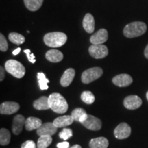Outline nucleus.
I'll return each instance as SVG.
<instances>
[{
  "mask_svg": "<svg viewBox=\"0 0 148 148\" xmlns=\"http://www.w3.org/2000/svg\"><path fill=\"white\" fill-rule=\"evenodd\" d=\"M5 71L16 78H22L25 74V69L21 62L16 60H8L5 63Z\"/></svg>",
  "mask_w": 148,
  "mask_h": 148,
  "instance_id": "nucleus-4",
  "label": "nucleus"
},
{
  "mask_svg": "<svg viewBox=\"0 0 148 148\" xmlns=\"http://www.w3.org/2000/svg\"><path fill=\"white\" fill-rule=\"evenodd\" d=\"M123 105L128 110H135L142 105V99L137 95H129L124 99Z\"/></svg>",
  "mask_w": 148,
  "mask_h": 148,
  "instance_id": "nucleus-10",
  "label": "nucleus"
},
{
  "mask_svg": "<svg viewBox=\"0 0 148 148\" xmlns=\"http://www.w3.org/2000/svg\"><path fill=\"white\" fill-rule=\"evenodd\" d=\"M144 55H145V58L148 59V45H147V47H145V51H144Z\"/></svg>",
  "mask_w": 148,
  "mask_h": 148,
  "instance_id": "nucleus-36",
  "label": "nucleus"
},
{
  "mask_svg": "<svg viewBox=\"0 0 148 148\" xmlns=\"http://www.w3.org/2000/svg\"><path fill=\"white\" fill-rule=\"evenodd\" d=\"M131 134V127L126 123H121L114 130V136L118 139H124Z\"/></svg>",
  "mask_w": 148,
  "mask_h": 148,
  "instance_id": "nucleus-8",
  "label": "nucleus"
},
{
  "mask_svg": "<svg viewBox=\"0 0 148 148\" xmlns=\"http://www.w3.org/2000/svg\"><path fill=\"white\" fill-rule=\"evenodd\" d=\"M5 69L3 68V66H0V80L3 81L5 77Z\"/></svg>",
  "mask_w": 148,
  "mask_h": 148,
  "instance_id": "nucleus-34",
  "label": "nucleus"
},
{
  "mask_svg": "<svg viewBox=\"0 0 148 148\" xmlns=\"http://www.w3.org/2000/svg\"><path fill=\"white\" fill-rule=\"evenodd\" d=\"M146 98H147V101H148V91L146 92Z\"/></svg>",
  "mask_w": 148,
  "mask_h": 148,
  "instance_id": "nucleus-38",
  "label": "nucleus"
},
{
  "mask_svg": "<svg viewBox=\"0 0 148 148\" xmlns=\"http://www.w3.org/2000/svg\"><path fill=\"white\" fill-rule=\"evenodd\" d=\"M82 124L90 130L97 131L99 130L101 127V121L99 118L88 114L87 118L82 121Z\"/></svg>",
  "mask_w": 148,
  "mask_h": 148,
  "instance_id": "nucleus-7",
  "label": "nucleus"
},
{
  "mask_svg": "<svg viewBox=\"0 0 148 148\" xmlns=\"http://www.w3.org/2000/svg\"><path fill=\"white\" fill-rule=\"evenodd\" d=\"M112 82L114 85L119 87H125L132 84V78L128 74H119L112 78Z\"/></svg>",
  "mask_w": 148,
  "mask_h": 148,
  "instance_id": "nucleus-13",
  "label": "nucleus"
},
{
  "mask_svg": "<svg viewBox=\"0 0 148 148\" xmlns=\"http://www.w3.org/2000/svg\"><path fill=\"white\" fill-rule=\"evenodd\" d=\"M108 145V140L103 136L92 138L89 142L90 148H107Z\"/></svg>",
  "mask_w": 148,
  "mask_h": 148,
  "instance_id": "nucleus-19",
  "label": "nucleus"
},
{
  "mask_svg": "<svg viewBox=\"0 0 148 148\" xmlns=\"http://www.w3.org/2000/svg\"><path fill=\"white\" fill-rule=\"evenodd\" d=\"M75 70L72 68H69L64 72L63 75H62L60 78V84L63 87L69 86L72 81L73 80L74 77H75Z\"/></svg>",
  "mask_w": 148,
  "mask_h": 148,
  "instance_id": "nucleus-15",
  "label": "nucleus"
},
{
  "mask_svg": "<svg viewBox=\"0 0 148 148\" xmlns=\"http://www.w3.org/2000/svg\"><path fill=\"white\" fill-rule=\"evenodd\" d=\"M71 116L73 117L74 121H79L82 123L87 118L88 114H86V111L82 108H77L72 111Z\"/></svg>",
  "mask_w": 148,
  "mask_h": 148,
  "instance_id": "nucleus-22",
  "label": "nucleus"
},
{
  "mask_svg": "<svg viewBox=\"0 0 148 148\" xmlns=\"http://www.w3.org/2000/svg\"><path fill=\"white\" fill-rule=\"evenodd\" d=\"M52 143V137L51 136L43 135L40 136L37 141V148H47Z\"/></svg>",
  "mask_w": 148,
  "mask_h": 148,
  "instance_id": "nucleus-24",
  "label": "nucleus"
},
{
  "mask_svg": "<svg viewBox=\"0 0 148 148\" xmlns=\"http://www.w3.org/2000/svg\"><path fill=\"white\" fill-rule=\"evenodd\" d=\"M63 54L60 51L57 49H50L47 51L45 58L51 62H59L63 59Z\"/></svg>",
  "mask_w": 148,
  "mask_h": 148,
  "instance_id": "nucleus-21",
  "label": "nucleus"
},
{
  "mask_svg": "<svg viewBox=\"0 0 148 148\" xmlns=\"http://www.w3.org/2000/svg\"><path fill=\"white\" fill-rule=\"evenodd\" d=\"M70 148H82V147L79 145H74Z\"/></svg>",
  "mask_w": 148,
  "mask_h": 148,
  "instance_id": "nucleus-37",
  "label": "nucleus"
},
{
  "mask_svg": "<svg viewBox=\"0 0 148 148\" xmlns=\"http://www.w3.org/2000/svg\"><path fill=\"white\" fill-rule=\"evenodd\" d=\"M81 99L86 104H92L95 101V97L92 92L86 90V91L82 92V93L81 94Z\"/></svg>",
  "mask_w": 148,
  "mask_h": 148,
  "instance_id": "nucleus-28",
  "label": "nucleus"
},
{
  "mask_svg": "<svg viewBox=\"0 0 148 148\" xmlns=\"http://www.w3.org/2000/svg\"><path fill=\"white\" fill-rule=\"evenodd\" d=\"M73 136V132L70 128H64L59 133V137L64 140H66Z\"/></svg>",
  "mask_w": 148,
  "mask_h": 148,
  "instance_id": "nucleus-29",
  "label": "nucleus"
},
{
  "mask_svg": "<svg viewBox=\"0 0 148 148\" xmlns=\"http://www.w3.org/2000/svg\"><path fill=\"white\" fill-rule=\"evenodd\" d=\"M88 51L92 58L96 59L103 58L108 54V48L103 44L90 45L88 48Z\"/></svg>",
  "mask_w": 148,
  "mask_h": 148,
  "instance_id": "nucleus-6",
  "label": "nucleus"
},
{
  "mask_svg": "<svg viewBox=\"0 0 148 148\" xmlns=\"http://www.w3.org/2000/svg\"><path fill=\"white\" fill-rule=\"evenodd\" d=\"M57 127L53 124V123L47 122L41 125L39 128L36 130L37 134L39 136H43V135H48V136H52L57 132Z\"/></svg>",
  "mask_w": 148,
  "mask_h": 148,
  "instance_id": "nucleus-12",
  "label": "nucleus"
},
{
  "mask_svg": "<svg viewBox=\"0 0 148 148\" xmlns=\"http://www.w3.org/2000/svg\"><path fill=\"white\" fill-rule=\"evenodd\" d=\"M147 28V25L143 22L134 21L125 25L123 29V34L127 38H135L145 34Z\"/></svg>",
  "mask_w": 148,
  "mask_h": 148,
  "instance_id": "nucleus-2",
  "label": "nucleus"
},
{
  "mask_svg": "<svg viewBox=\"0 0 148 148\" xmlns=\"http://www.w3.org/2000/svg\"><path fill=\"white\" fill-rule=\"evenodd\" d=\"M50 109L58 114H63L68 110V103L63 96L58 92H53L49 96Z\"/></svg>",
  "mask_w": 148,
  "mask_h": 148,
  "instance_id": "nucleus-1",
  "label": "nucleus"
},
{
  "mask_svg": "<svg viewBox=\"0 0 148 148\" xmlns=\"http://www.w3.org/2000/svg\"><path fill=\"white\" fill-rule=\"evenodd\" d=\"M103 74V70L100 67H92L86 69L82 74L81 79L84 84H89L99 78Z\"/></svg>",
  "mask_w": 148,
  "mask_h": 148,
  "instance_id": "nucleus-5",
  "label": "nucleus"
},
{
  "mask_svg": "<svg viewBox=\"0 0 148 148\" xmlns=\"http://www.w3.org/2000/svg\"><path fill=\"white\" fill-rule=\"evenodd\" d=\"M34 108L38 110H48L50 108L49 102V97L46 96H42L38 98V99L35 100L33 103Z\"/></svg>",
  "mask_w": 148,
  "mask_h": 148,
  "instance_id": "nucleus-20",
  "label": "nucleus"
},
{
  "mask_svg": "<svg viewBox=\"0 0 148 148\" xmlns=\"http://www.w3.org/2000/svg\"><path fill=\"white\" fill-rule=\"evenodd\" d=\"M44 0H23L25 7L30 11H36L39 9Z\"/></svg>",
  "mask_w": 148,
  "mask_h": 148,
  "instance_id": "nucleus-23",
  "label": "nucleus"
},
{
  "mask_svg": "<svg viewBox=\"0 0 148 148\" xmlns=\"http://www.w3.org/2000/svg\"><path fill=\"white\" fill-rule=\"evenodd\" d=\"M8 45L5 36L2 34H0V50L1 51H6L8 50Z\"/></svg>",
  "mask_w": 148,
  "mask_h": 148,
  "instance_id": "nucleus-30",
  "label": "nucleus"
},
{
  "mask_svg": "<svg viewBox=\"0 0 148 148\" xmlns=\"http://www.w3.org/2000/svg\"><path fill=\"white\" fill-rule=\"evenodd\" d=\"M57 147L58 148H69V143L66 141L60 142L57 144Z\"/></svg>",
  "mask_w": 148,
  "mask_h": 148,
  "instance_id": "nucleus-33",
  "label": "nucleus"
},
{
  "mask_svg": "<svg viewBox=\"0 0 148 148\" xmlns=\"http://www.w3.org/2000/svg\"><path fill=\"white\" fill-rule=\"evenodd\" d=\"M25 117L21 114H17L14 117L12 121V132L14 134H20L23 130V125L25 123Z\"/></svg>",
  "mask_w": 148,
  "mask_h": 148,
  "instance_id": "nucleus-14",
  "label": "nucleus"
},
{
  "mask_svg": "<svg viewBox=\"0 0 148 148\" xmlns=\"http://www.w3.org/2000/svg\"><path fill=\"white\" fill-rule=\"evenodd\" d=\"M23 52L26 54L27 58V59H28V60L29 61V62H32V63H33V64L36 62L34 53H32V52H31L30 49H25V50L23 51Z\"/></svg>",
  "mask_w": 148,
  "mask_h": 148,
  "instance_id": "nucleus-32",
  "label": "nucleus"
},
{
  "mask_svg": "<svg viewBox=\"0 0 148 148\" xmlns=\"http://www.w3.org/2000/svg\"><path fill=\"white\" fill-rule=\"evenodd\" d=\"M10 133L8 130L1 128L0 130V144L1 145H8L10 142Z\"/></svg>",
  "mask_w": 148,
  "mask_h": 148,
  "instance_id": "nucleus-25",
  "label": "nucleus"
},
{
  "mask_svg": "<svg viewBox=\"0 0 148 148\" xmlns=\"http://www.w3.org/2000/svg\"><path fill=\"white\" fill-rule=\"evenodd\" d=\"M73 121L74 119L71 115H64L57 117L53 123L57 127H63L72 124Z\"/></svg>",
  "mask_w": 148,
  "mask_h": 148,
  "instance_id": "nucleus-18",
  "label": "nucleus"
},
{
  "mask_svg": "<svg viewBox=\"0 0 148 148\" xmlns=\"http://www.w3.org/2000/svg\"><path fill=\"white\" fill-rule=\"evenodd\" d=\"M37 79H38L40 89L42 90H47L48 88H49L47 84L49 82V80L46 77L45 74L42 73V72H38L37 73Z\"/></svg>",
  "mask_w": 148,
  "mask_h": 148,
  "instance_id": "nucleus-26",
  "label": "nucleus"
},
{
  "mask_svg": "<svg viewBox=\"0 0 148 148\" xmlns=\"http://www.w3.org/2000/svg\"><path fill=\"white\" fill-rule=\"evenodd\" d=\"M20 106L14 101H5L0 106V113L1 114H12L19 110Z\"/></svg>",
  "mask_w": 148,
  "mask_h": 148,
  "instance_id": "nucleus-9",
  "label": "nucleus"
},
{
  "mask_svg": "<svg viewBox=\"0 0 148 148\" xmlns=\"http://www.w3.org/2000/svg\"><path fill=\"white\" fill-rule=\"evenodd\" d=\"M108 32L106 29H100L90 36V41L92 45L104 43L108 40Z\"/></svg>",
  "mask_w": 148,
  "mask_h": 148,
  "instance_id": "nucleus-11",
  "label": "nucleus"
},
{
  "mask_svg": "<svg viewBox=\"0 0 148 148\" xmlns=\"http://www.w3.org/2000/svg\"><path fill=\"white\" fill-rule=\"evenodd\" d=\"M42 125V121L40 119L34 116L27 118L25 120V126L27 131H32L34 130H38Z\"/></svg>",
  "mask_w": 148,
  "mask_h": 148,
  "instance_id": "nucleus-17",
  "label": "nucleus"
},
{
  "mask_svg": "<svg viewBox=\"0 0 148 148\" xmlns=\"http://www.w3.org/2000/svg\"><path fill=\"white\" fill-rule=\"evenodd\" d=\"M20 51H21V48L18 47V48H16L15 50H14L13 51H12V54H13L14 56H16L19 53Z\"/></svg>",
  "mask_w": 148,
  "mask_h": 148,
  "instance_id": "nucleus-35",
  "label": "nucleus"
},
{
  "mask_svg": "<svg viewBox=\"0 0 148 148\" xmlns=\"http://www.w3.org/2000/svg\"><path fill=\"white\" fill-rule=\"evenodd\" d=\"M43 40L45 45L49 47L53 48L60 47L66 43L67 36L63 32H49L44 36Z\"/></svg>",
  "mask_w": 148,
  "mask_h": 148,
  "instance_id": "nucleus-3",
  "label": "nucleus"
},
{
  "mask_svg": "<svg viewBox=\"0 0 148 148\" xmlns=\"http://www.w3.org/2000/svg\"><path fill=\"white\" fill-rule=\"evenodd\" d=\"M37 145H36V143L32 140H28L25 141L21 145V148H36Z\"/></svg>",
  "mask_w": 148,
  "mask_h": 148,
  "instance_id": "nucleus-31",
  "label": "nucleus"
},
{
  "mask_svg": "<svg viewBox=\"0 0 148 148\" xmlns=\"http://www.w3.org/2000/svg\"><path fill=\"white\" fill-rule=\"evenodd\" d=\"M8 38L12 43L16 45H21L25 42V38L23 35L16 32H11L8 35Z\"/></svg>",
  "mask_w": 148,
  "mask_h": 148,
  "instance_id": "nucleus-27",
  "label": "nucleus"
},
{
  "mask_svg": "<svg viewBox=\"0 0 148 148\" xmlns=\"http://www.w3.org/2000/svg\"><path fill=\"white\" fill-rule=\"evenodd\" d=\"M83 27L87 33L93 32L95 30V19L91 14L88 13L84 16L82 22Z\"/></svg>",
  "mask_w": 148,
  "mask_h": 148,
  "instance_id": "nucleus-16",
  "label": "nucleus"
}]
</instances>
